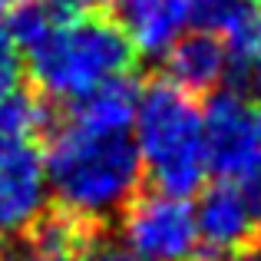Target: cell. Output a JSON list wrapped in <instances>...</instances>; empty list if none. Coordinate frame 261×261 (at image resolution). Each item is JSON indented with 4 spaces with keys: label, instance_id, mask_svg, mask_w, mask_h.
I'll return each instance as SVG.
<instances>
[{
    "label": "cell",
    "instance_id": "ffe728a7",
    "mask_svg": "<svg viewBox=\"0 0 261 261\" xmlns=\"http://www.w3.org/2000/svg\"><path fill=\"white\" fill-rule=\"evenodd\" d=\"M30 4H37V0H0V17H13L17 10H23Z\"/></svg>",
    "mask_w": 261,
    "mask_h": 261
},
{
    "label": "cell",
    "instance_id": "ba28073f",
    "mask_svg": "<svg viewBox=\"0 0 261 261\" xmlns=\"http://www.w3.org/2000/svg\"><path fill=\"white\" fill-rule=\"evenodd\" d=\"M109 10L133 50L152 60H162L198 17L192 0H109Z\"/></svg>",
    "mask_w": 261,
    "mask_h": 261
},
{
    "label": "cell",
    "instance_id": "52a82bcc",
    "mask_svg": "<svg viewBox=\"0 0 261 261\" xmlns=\"http://www.w3.org/2000/svg\"><path fill=\"white\" fill-rule=\"evenodd\" d=\"M192 212H195L198 245L215 258L248 245L261 225L258 208L235 178H215L212 185H202L198 202H192Z\"/></svg>",
    "mask_w": 261,
    "mask_h": 261
},
{
    "label": "cell",
    "instance_id": "5b68a950",
    "mask_svg": "<svg viewBox=\"0 0 261 261\" xmlns=\"http://www.w3.org/2000/svg\"><path fill=\"white\" fill-rule=\"evenodd\" d=\"M202 136L208 172L242 178L261 155V102L238 89H215L202 106Z\"/></svg>",
    "mask_w": 261,
    "mask_h": 261
},
{
    "label": "cell",
    "instance_id": "9c48e42d",
    "mask_svg": "<svg viewBox=\"0 0 261 261\" xmlns=\"http://www.w3.org/2000/svg\"><path fill=\"white\" fill-rule=\"evenodd\" d=\"M169 83L192 96H208L228 80V50L212 27H192L162 53Z\"/></svg>",
    "mask_w": 261,
    "mask_h": 261
},
{
    "label": "cell",
    "instance_id": "2e32d148",
    "mask_svg": "<svg viewBox=\"0 0 261 261\" xmlns=\"http://www.w3.org/2000/svg\"><path fill=\"white\" fill-rule=\"evenodd\" d=\"M86 261H139V258H136L119 238H116V242H102V238H96V245L89 248Z\"/></svg>",
    "mask_w": 261,
    "mask_h": 261
},
{
    "label": "cell",
    "instance_id": "8992f818",
    "mask_svg": "<svg viewBox=\"0 0 261 261\" xmlns=\"http://www.w3.org/2000/svg\"><path fill=\"white\" fill-rule=\"evenodd\" d=\"M43 152L37 142H7L0 146V242L27 235L50 212Z\"/></svg>",
    "mask_w": 261,
    "mask_h": 261
},
{
    "label": "cell",
    "instance_id": "3957f363",
    "mask_svg": "<svg viewBox=\"0 0 261 261\" xmlns=\"http://www.w3.org/2000/svg\"><path fill=\"white\" fill-rule=\"evenodd\" d=\"M129 136L139 152L142 175L155 185V192L192 198L208 182L212 172L205 159L198 96L178 89L169 80L142 86L136 96Z\"/></svg>",
    "mask_w": 261,
    "mask_h": 261
},
{
    "label": "cell",
    "instance_id": "9a60e30c",
    "mask_svg": "<svg viewBox=\"0 0 261 261\" xmlns=\"http://www.w3.org/2000/svg\"><path fill=\"white\" fill-rule=\"evenodd\" d=\"M228 83H231V89H238L242 96L261 102V60H255V63L228 66Z\"/></svg>",
    "mask_w": 261,
    "mask_h": 261
},
{
    "label": "cell",
    "instance_id": "6da1fadb",
    "mask_svg": "<svg viewBox=\"0 0 261 261\" xmlns=\"http://www.w3.org/2000/svg\"><path fill=\"white\" fill-rule=\"evenodd\" d=\"M37 96L76 102L93 89L129 76L136 50L113 17L53 20L40 4L7 17Z\"/></svg>",
    "mask_w": 261,
    "mask_h": 261
},
{
    "label": "cell",
    "instance_id": "4fadbf2b",
    "mask_svg": "<svg viewBox=\"0 0 261 261\" xmlns=\"http://www.w3.org/2000/svg\"><path fill=\"white\" fill-rule=\"evenodd\" d=\"M23 76H27L23 50H20L17 37H13L10 20L0 17V102L23 86Z\"/></svg>",
    "mask_w": 261,
    "mask_h": 261
},
{
    "label": "cell",
    "instance_id": "d6986e66",
    "mask_svg": "<svg viewBox=\"0 0 261 261\" xmlns=\"http://www.w3.org/2000/svg\"><path fill=\"white\" fill-rule=\"evenodd\" d=\"M195 4V10L198 13H205V20L212 17V13H218V10H225L228 4H235V0H192Z\"/></svg>",
    "mask_w": 261,
    "mask_h": 261
},
{
    "label": "cell",
    "instance_id": "8fae6325",
    "mask_svg": "<svg viewBox=\"0 0 261 261\" xmlns=\"http://www.w3.org/2000/svg\"><path fill=\"white\" fill-rule=\"evenodd\" d=\"M208 27L222 37L228 50V66L261 60V0H235L212 13Z\"/></svg>",
    "mask_w": 261,
    "mask_h": 261
},
{
    "label": "cell",
    "instance_id": "30bf717a",
    "mask_svg": "<svg viewBox=\"0 0 261 261\" xmlns=\"http://www.w3.org/2000/svg\"><path fill=\"white\" fill-rule=\"evenodd\" d=\"M96 238V225L70 212H46L27 235L0 242V261H86Z\"/></svg>",
    "mask_w": 261,
    "mask_h": 261
},
{
    "label": "cell",
    "instance_id": "7c38bea8",
    "mask_svg": "<svg viewBox=\"0 0 261 261\" xmlns=\"http://www.w3.org/2000/svg\"><path fill=\"white\" fill-rule=\"evenodd\" d=\"M50 126V113H46L43 96L23 93L17 89L0 102V146L7 142H37L40 133Z\"/></svg>",
    "mask_w": 261,
    "mask_h": 261
},
{
    "label": "cell",
    "instance_id": "e0dca14e",
    "mask_svg": "<svg viewBox=\"0 0 261 261\" xmlns=\"http://www.w3.org/2000/svg\"><path fill=\"white\" fill-rule=\"evenodd\" d=\"M235 182L245 189V195L251 198V205H255V208H258V215H261V155H258L255 162H251V169H248V172H245L242 178H235Z\"/></svg>",
    "mask_w": 261,
    "mask_h": 261
},
{
    "label": "cell",
    "instance_id": "ac0fdd59",
    "mask_svg": "<svg viewBox=\"0 0 261 261\" xmlns=\"http://www.w3.org/2000/svg\"><path fill=\"white\" fill-rule=\"evenodd\" d=\"M215 261H261V238L255 235L248 245H242V248L228 251V255H218Z\"/></svg>",
    "mask_w": 261,
    "mask_h": 261
},
{
    "label": "cell",
    "instance_id": "7a4b0ae2",
    "mask_svg": "<svg viewBox=\"0 0 261 261\" xmlns=\"http://www.w3.org/2000/svg\"><path fill=\"white\" fill-rule=\"evenodd\" d=\"M50 129L43 152L50 195L60 212L102 225L139 195L142 162L129 129H99L60 116Z\"/></svg>",
    "mask_w": 261,
    "mask_h": 261
},
{
    "label": "cell",
    "instance_id": "5bb4252c",
    "mask_svg": "<svg viewBox=\"0 0 261 261\" xmlns=\"http://www.w3.org/2000/svg\"><path fill=\"white\" fill-rule=\"evenodd\" d=\"M53 20H80V17H96L109 7V0H37Z\"/></svg>",
    "mask_w": 261,
    "mask_h": 261
},
{
    "label": "cell",
    "instance_id": "277c9868",
    "mask_svg": "<svg viewBox=\"0 0 261 261\" xmlns=\"http://www.w3.org/2000/svg\"><path fill=\"white\" fill-rule=\"evenodd\" d=\"M119 242L139 261H195L202 255L189 198L139 192L119 212Z\"/></svg>",
    "mask_w": 261,
    "mask_h": 261
}]
</instances>
